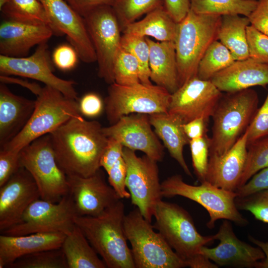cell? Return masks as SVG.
Wrapping results in <instances>:
<instances>
[{"instance_id": "cell-1", "label": "cell", "mask_w": 268, "mask_h": 268, "mask_svg": "<svg viewBox=\"0 0 268 268\" xmlns=\"http://www.w3.org/2000/svg\"><path fill=\"white\" fill-rule=\"evenodd\" d=\"M99 122L74 117L49 134L57 162L68 176L95 174L108 138Z\"/></svg>"}, {"instance_id": "cell-2", "label": "cell", "mask_w": 268, "mask_h": 268, "mask_svg": "<svg viewBox=\"0 0 268 268\" xmlns=\"http://www.w3.org/2000/svg\"><path fill=\"white\" fill-rule=\"evenodd\" d=\"M121 199L96 216L76 215L74 222L108 268H135L125 228Z\"/></svg>"}, {"instance_id": "cell-3", "label": "cell", "mask_w": 268, "mask_h": 268, "mask_svg": "<svg viewBox=\"0 0 268 268\" xmlns=\"http://www.w3.org/2000/svg\"><path fill=\"white\" fill-rule=\"evenodd\" d=\"M153 217L154 228L171 248L191 268H217L214 263L201 254L203 246L215 240L214 235L203 236L197 230L190 214L179 205L160 201Z\"/></svg>"}, {"instance_id": "cell-4", "label": "cell", "mask_w": 268, "mask_h": 268, "mask_svg": "<svg viewBox=\"0 0 268 268\" xmlns=\"http://www.w3.org/2000/svg\"><path fill=\"white\" fill-rule=\"evenodd\" d=\"M258 104V94L251 88L222 95L211 116L209 155H222L236 142L251 124Z\"/></svg>"}, {"instance_id": "cell-5", "label": "cell", "mask_w": 268, "mask_h": 268, "mask_svg": "<svg viewBox=\"0 0 268 268\" xmlns=\"http://www.w3.org/2000/svg\"><path fill=\"white\" fill-rule=\"evenodd\" d=\"M221 16L196 13L190 9L178 23L175 44L179 87L197 76L199 64L217 40Z\"/></svg>"}, {"instance_id": "cell-6", "label": "cell", "mask_w": 268, "mask_h": 268, "mask_svg": "<svg viewBox=\"0 0 268 268\" xmlns=\"http://www.w3.org/2000/svg\"><path fill=\"white\" fill-rule=\"evenodd\" d=\"M81 116L77 100L45 85L37 96L34 111L24 128L0 150L19 152L37 138L50 134L70 119Z\"/></svg>"}, {"instance_id": "cell-7", "label": "cell", "mask_w": 268, "mask_h": 268, "mask_svg": "<svg viewBox=\"0 0 268 268\" xmlns=\"http://www.w3.org/2000/svg\"><path fill=\"white\" fill-rule=\"evenodd\" d=\"M124 228L135 268H181L185 262L163 236L154 230L136 207L125 215Z\"/></svg>"}, {"instance_id": "cell-8", "label": "cell", "mask_w": 268, "mask_h": 268, "mask_svg": "<svg viewBox=\"0 0 268 268\" xmlns=\"http://www.w3.org/2000/svg\"><path fill=\"white\" fill-rule=\"evenodd\" d=\"M161 186L163 197L180 196L203 206L209 216L206 226L210 229L214 228L216 221L219 219L228 220L240 226L248 223L237 207L235 200L237 195L235 192L218 188L207 181L198 186L190 185L178 174L167 178Z\"/></svg>"}, {"instance_id": "cell-9", "label": "cell", "mask_w": 268, "mask_h": 268, "mask_svg": "<svg viewBox=\"0 0 268 268\" xmlns=\"http://www.w3.org/2000/svg\"><path fill=\"white\" fill-rule=\"evenodd\" d=\"M19 161L20 166L26 169L34 180L40 199L57 202L69 194L67 177L57 162L49 134L21 149Z\"/></svg>"}, {"instance_id": "cell-10", "label": "cell", "mask_w": 268, "mask_h": 268, "mask_svg": "<svg viewBox=\"0 0 268 268\" xmlns=\"http://www.w3.org/2000/svg\"><path fill=\"white\" fill-rule=\"evenodd\" d=\"M171 96L166 89L156 84L122 85L114 82L110 84L104 100L107 120L112 125L131 114L167 113Z\"/></svg>"}, {"instance_id": "cell-11", "label": "cell", "mask_w": 268, "mask_h": 268, "mask_svg": "<svg viewBox=\"0 0 268 268\" xmlns=\"http://www.w3.org/2000/svg\"><path fill=\"white\" fill-rule=\"evenodd\" d=\"M93 45L98 64V75L107 83L114 82V64L121 47L122 31L113 7H95L82 16Z\"/></svg>"}, {"instance_id": "cell-12", "label": "cell", "mask_w": 268, "mask_h": 268, "mask_svg": "<svg viewBox=\"0 0 268 268\" xmlns=\"http://www.w3.org/2000/svg\"><path fill=\"white\" fill-rule=\"evenodd\" d=\"M69 194L57 202L39 199L31 203L24 213L20 222L1 234L18 236L36 233L69 234L75 226L77 215Z\"/></svg>"}, {"instance_id": "cell-13", "label": "cell", "mask_w": 268, "mask_h": 268, "mask_svg": "<svg viewBox=\"0 0 268 268\" xmlns=\"http://www.w3.org/2000/svg\"><path fill=\"white\" fill-rule=\"evenodd\" d=\"M123 157L127 165L126 185L132 203L151 222L155 206L163 197L157 161L146 155L138 156L135 151L125 147Z\"/></svg>"}, {"instance_id": "cell-14", "label": "cell", "mask_w": 268, "mask_h": 268, "mask_svg": "<svg viewBox=\"0 0 268 268\" xmlns=\"http://www.w3.org/2000/svg\"><path fill=\"white\" fill-rule=\"evenodd\" d=\"M47 42L38 45L28 57H11L0 55V74L15 75L33 79L55 88L66 96L77 100L76 83L62 79L54 74Z\"/></svg>"}, {"instance_id": "cell-15", "label": "cell", "mask_w": 268, "mask_h": 268, "mask_svg": "<svg viewBox=\"0 0 268 268\" xmlns=\"http://www.w3.org/2000/svg\"><path fill=\"white\" fill-rule=\"evenodd\" d=\"M222 95L210 80L196 76L171 94L168 113L178 116L184 123L199 118L208 121Z\"/></svg>"}, {"instance_id": "cell-16", "label": "cell", "mask_w": 268, "mask_h": 268, "mask_svg": "<svg viewBox=\"0 0 268 268\" xmlns=\"http://www.w3.org/2000/svg\"><path fill=\"white\" fill-rule=\"evenodd\" d=\"M149 115L134 113L122 117L116 123L103 127L108 138L119 141L124 147L143 152L158 162L164 157V147L151 128Z\"/></svg>"}, {"instance_id": "cell-17", "label": "cell", "mask_w": 268, "mask_h": 268, "mask_svg": "<svg viewBox=\"0 0 268 268\" xmlns=\"http://www.w3.org/2000/svg\"><path fill=\"white\" fill-rule=\"evenodd\" d=\"M39 0L49 16L54 34L66 35L82 62H96L95 51L83 17L65 0Z\"/></svg>"}, {"instance_id": "cell-18", "label": "cell", "mask_w": 268, "mask_h": 268, "mask_svg": "<svg viewBox=\"0 0 268 268\" xmlns=\"http://www.w3.org/2000/svg\"><path fill=\"white\" fill-rule=\"evenodd\" d=\"M40 199L38 187L31 174L21 167L0 187V231L19 223L29 206Z\"/></svg>"}, {"instance_id": "cell-19", "label": "cell", "mask_w": 268, "mask_h": 268, "mask_svg": "<svg viewBox=\"0 0 268 268\" xmlns=\"http://www.w3.org/2000/svg\"><path fill=\"white\" fill-rule=\"evenodd\" d=\"M219 243L214 248L203 246L201 254L218 267L256 268L259 261L265 258L263 251L240 240L234 233L232 224L223 220L218 232L213 235Z\"/></svg>"}, {"instance_id": "cell-20", "label": "cell", "mask_w": 268, "mask_h": 268, "mask_svg": "<svg viewBox=\"0 0 268 268\" xmlns=\"http://www.w3.org/2000/svg\"><path fill=\"white\" fill-rule=\"evenodd\" d=\"M69 194L77 215L96 216L121 199L100 169L87 177L68 176Z\"/></svg>"}, {"instance_id": "cell-21", "label": "cell", "mask_w": 268, "mask_h": 268, "mask_svg": "<svg viewBox=\"0 0 268 268\" xmlns=\"http://www.w3.org/2000/svg\"><path fill=\"white\" fill-rule=\"evenodd\" d=\"M53 34L47 24L5 18L0 24V55L26 57L31 48L47 42Z\"/></svg>"}, {"instance_id": "cell-22", "label": "cell", "mask_w": 268, "mask_h": 268, "mask_svg": "<svg viewBox=\"0 0 268 268\" xmlns=\"http://www.w3.org/2000/svg\"><path fill=\"white\" fill-rule=\"evenodd\" d=\"M247 131L224 154L210 155L205 181L232 192L238 189L246 161Z\"/></svg>"}, {"instance_id": "cell-23", "label": "cell", "mask_w": 268, "mask_h": 268, "mask_svg": "<svg viewBox=\"0 0 268 268\" xmlns=\"http://www.w3.org/2000/svg\"><path fill=\"white\" fill-rule=\"evenodd\" d=\"M35 106L33 101L13 94L0 84V146L10 141L24 128Z\"/></svg>"}, {"instance_id": "cell-24", "label": "cell", "mask_w": 268, "mask_h": 268, "mask_svg": "<svg viewBox=\"0 0 268 268\" xmlns=\"http://www.w3.org/2000/svg\"><path fill=\"white\" fill-rule=\"evenodd\" d=\"M222 92L240 91L255 86L268 85V64L248 58L235 61L210 79Z\"/></svg>"}, {"instance_id": "cell-25", "label": "cell", "mask_w": 268, "mask_h": 268, "mask_svg": "<svg viewBox=\"0 0 268 268\" xmlns=\"http://www.w3.org/2000/svg\"><path fill=\"white\" fill-rule=\"evenodd\" d=\"M66 235L60 233H36L0 235V268L8 267L17 259L33 253L61 247Z\"/></svg>"}, {"instance_id": "cell-26", "label": "cell", "mask_w": 268, "mask_h": 268, "mask_svg": "<svg viewBox=\"0 0 268 268\" xmlns=\"http://www.w3.org/2000/svg\"><path fill=\"white\" fill-rule=\"evenodd\" d=\"M146 39L149 47L150 80L172 94L179 87L174 42Z\"/></svg>"}, {"instance_id": "cell-27", "label": "cell", "mask_w": 268, "mask_h": 268, "mask_svg": "<svg viewBox=\"0 0 268 268\" xmlns=\"http://www.w3.org/2000/svg\"><path fill=\"white\" fill-rule=\"evenodd\" d=\"M149 117L155 133L171 156L187 175L192 177L183 155L184 147L190 142L183 129V121L178 116L168 112L152 114Z\"/></svg>"}, {"instance_id": "cell-28", "label": "cell", "mask_w": 268, "mask_h": 268, "mask_svg": "<svg viewBox=\"0 0 268 268\" xmlns=\"http://www.w3.org/2000/svg\"><path fill=\"white\" fill-rule=\"evenodd\" d=\"M178 23L166 11L164 6L146 14L144 18L125 28L123 34L142 37H152L157 41H174Z\"/></svg>"}, {"instance_id": "cell-29", "label": "cell", "mask_w": 268, "mask_h": 268, "mask_svg": "<svg viewBox=\"0 0 268 268\" xmlns=\"http://www.w3.org/2000/svg\"><path fill=\"white\" fill-rule=\"evenodd\" d=\"M248 17L234 14L221 16L217 40L231 52L235 61L249 58L247 28Z\"/></svg>"}, {"instance_id": "cell-30", "label": "cell", "mask_w": 268, "mask_h": 268, "mask_svg": "<svg viewBox=\"0 0 268 268\" xmlns=\"http://www.w3.org/2000/svg\"><path fill=\"white\" fill-rule=\"evenodd\" d=\"M61 248L68 268H105L106 266L98 256L84 234L75 225L66 235Z\"/></svg>"}, {"instance_id": "cell-31", "label": "cell", "mask_w": 268, "mask_h": 268, "mask_svg": "<svg viewBox=\"0 0 268 268\" xmlns=\"http://www.w3.org/2000/svg\"><path fill=\"white\" fill-rule=\"evenodd\" d=\"M191 9L202 14L223 16L237 14L249 17L258 0H190Z\"/></svg>"}, {"instance_id": "cell-32", "label": "cell", "mask_w": 268, "mask_h": 268, "mask_svg": "<svg viewBox=\"0 0 268 268\" xmlns=\"http://www.w3.org/2000/svg\"><path fill=\"white\" fill-rule=\"evenodd\" d=\"M235 61L230 51L216 40L209 46L200 61L197 77L210 80L215 74L230 66Z\"/></svg>"}, {"instance_id": "cell-33", "label": "cell", "mask_w": 268, "mask_h": 268, "mask_svg": "<svg viewBox=\"0 0 268 268\" xmlns=\"http://www.w3.org/2000/svg\"><path fill=\"white\" fill-rule=\"evenodd\" d=\"M0 11L6 18L45 24L52 28L49 16L39 0H10Z\"/></svg>"}, {"instance_id": "cell-34", "label": "cell", "mask_w": 268, "mask_h": 268, "mask_svg": "<svg viewBox=\"0 0 268 268\" xmlns=\"http://www.w3.org/2000/svg\"><path fill=\"white\" fill-rule=\"evenodd\" d=\"M162 6L163 0H115L112 7L122 32L141 16Z\"/></svg>"}, {"instance_id": "cell-35", "label": "cell", "mask_w": 268, "mask_h": 268, "mask_svg": "<svg viewBox=\"0 0 268 268\" xmlns=\"http://www.w3.org/2000/svg\"><path fill=\"white\" fill-rule=\"evenodd\" d=\"M8 268H68L61 247L25 255L16 260Z\"/></svg>"}, {"instance_id": "cell-36", "label": "cell", "mask_w": 268, "mask_h": 268, "mask_svg": "<svg viewBox=\"0 0 268 268\" xmlns=\"http://www.w3.org/2000/svg\"><path fill=\"white\" fill-rule=\"evenodd\" d=\"M121 47L132 54L137 60L139 65V79L141 83L150 85L149 47L146 37L123 34Z\"/></svg>"}, {"instance_id": "cell-37", "label": "cell", "mask_w": 268, "mask_h": 268, "mask_svg": "<svg viewBox=\"0 0 268 268\" xmlns=\"http://www.w3.org/2000/svg\"><path fill=\"white\" fill-rule=\"evenodd\" d=\"M139 65L137 59L122 47L116 56L113 67L114 82L131 85L140 82Z\"/></svg>"}, {"instance_id": "cell-38", "label": "cell", "mask_w": 268, "mask_h": 268, "mask_svg": "<svg viewBox=\"0 0 268 268\" xmlns=\"http://www.w3.org/2000/svg\"><path fill=\"white\" fill-rule=\"evenodd\" d=\"M247 147L245 166L239 188L245 184L257 172L268 166V135Z\"/></svg>"}, {"instance_id": "cell-39", "label": "cell", "mask_w": 268, "mask_h": 268, "mask_svg": "<svg viewBox=\"0 0 268 268\" xmlns=\"http://www.w3.org/2000/svg\"><path fill=\"white\" fill-rule=\"evenodd\" d=\"M189 144L194 172L198 180L202 183L205 181L207 171L210 137L206 134L200 138L191 139L190 140Z\"/></svg>"}, {"instance_id": "cell-40", "label": "cell", "mask_w": 268, "mask_h": 268, "mask_svg": "<svg viewBox=\"0 0 268 268\" xmlns=\"http://www.w3.org/2000/svg\"><path fill=\"white\" fill-rule=\"evenodd\" d=\"M235 201L238 209L249 211L256 219L268 223V190L237 197Z\"/></svg>"}, {"instance_id": "cell-41", "label": "cell", "mask_w": 268, "mask_h": 268, "mask_svg": "<svg viewBox=\"0 0 268 268\" xmlns=\"http://www.w3.org/2000/svg\"><path fill=\"white\" fill-rule=\"evenodd\" d=\"M247 36L249 58L268 64V36L249 25Z\"/></svg>"}, {"instance_id": "cell-42", "label": "cell", "mask_w": 268, "mask_h": 268, "mask_svg": "<svg viewBox=\"0 0 268 268\" xmlns=\"http://www.w3.org/2000/svg\"><path fill=\"white\" fill-rule=\"evenodd\" d=\"M247 131V146L268 135V92L263 104L258 108Z\"/></svg>"}, {"instance_id": "cell-43", "label": "cell", "mask_w": 268, "mask_h": 268, "mask_svg": "<svg viewBox=\"0 0 268 268\" xmlns=\"http://www.w3.org/2000/svg\"><path fill=\"white\" fill-rule=\"evenodd\" d=\"M106 172L109 184L120 198L121 199L130 198V194L127 190L126 185L127 165L124 157L119 159Z\"/></svg>"}, {"instance_id": "cell-44", "label": "cell", "mask_w": 268, "mask_h": 268, "mask_svg": "<svg viewBox=\"0 0 268 268\" xmlns=\"http://www.w3.org/2000/svg\"><path fill=\"white\" fill-rule=\"evenodd\" d=\"M79 59L75 49L71 45L63 44L57 47L53 52L52 61L59 69L70 70L73 68Z\"/></svg>"}, {"instance_id": "cell-45", "label": "cell", "mask_w": 268, "mask_h": 268, "mask_svg": "<svg viewBox=\"0 0 268 268\" xmlns=\"http://www.w3.org/2000/svg\"><path fill=\"white\" fill-rule=\"evenodd\" d=\"M19 152L0 150V187L6 183L21 167Z\"/></svg>"}, {"instance_id": "cell-46", "label": "cell", "mask_w": 268, "mask_h": 268, "mask_svg": "<svg viewBox=\"0 0 268 268\" xmlns=\"http://www.w3.org/2000/svg\"><path fill=\"white\" fill-rule=\"evenodd\" d=\"M265 190H268V166L257 172L235 192L237 197L241 198Z\"/></svg>"}, {"instance_id": "cell-47", "label": "cell", "mask_w": 268, "mask_h": 268, "mask_svg": "<svg viewBox=\"0 0 268 268\" xmlns=\"http://www.w3.org/2000/svg\"><path fill=\"white\" fill-rule=\"evenodd\" d=\"M78 104L81 114L90 118L99 116L104 106L101 97L95 93L85 94L78 102Z\"/></svg>"}, {"instance_id": "cell-48", "label": "cell", "mask_w": 268, "mask_h": 268, "mask_svg": "<svg viewBox=\"0 0 268 268\" xmlns=\"http://www.w3.org/2000/svg\"><path fill=\"white\" fill-rule=\"evenodd\" d=\"M124 146L118 140L108 138L106 147L100 161V167L107 171L119 159L123 157Z\"/></svg>"}, {"instance_id": "cell-49", "label": "cell", "mask_w": 268, "mask_h": 268, "mask_svg": "<svg viewBox=\"0 0 268 268\" xmlns=\"http://www.w3.org/2000/svg\"><path fill=\"white\" fill-rule=\"evenodd\" d=\"M248 17L251 25L268 36V0H258L256 7Z\"/></svg>"}, {"instance_id": "cell-50", "label": "cell", "mask_w": 268, "mask_h": 268, "mask_svg": "<svg viewBox=\"0 0 268 268\" xmlns=\"http://www.w3.org/2000/svg\"><path fill=\"white\" fill-rule=\"evenodd\" d=\"M163 1L164 8L177 23L182 21L191 9L190 0H163Z\"/></svg>"}, {"instance_id": "cell-51", "label": "cell", "mask_w": 268, "mask_h": 268, "mask_svg": "<svg viewBox=\"0 0 268 268\" xmlns=\"http://www.w3.org/2000/svg\"><path fill=\"white\" fill-rule=\"evenodd\" d=\"M208 122L203 118H199L184 123L183 129L189 139L200 138L206 135Z\"/></svg>"}, {"instance_id": "cell-52", "label": "cell", "mask_w": 268, "mask_h": 268, "mask_svg": "<svg viewBox=\"0 0 268 268\" xmlns=\"http://www.w3.org/2000/svg\"><path fill=\"white\" fill-rule=\"evenodd\" d=\"M77 12L82 16L89 10L100 5L113 6L115 0H65Z\"/></svg>"}, {"instance_id": "cell-53", "label": "cell", "mask_w": 268, "mask_h": 268, "mask_svg": "<svg viewBox=\"0 0 268 268\" xmlns=\"http://www.w3.org/2000/svg\"><path fill=\"white\" fill-rule=\"evenodd\" d=\"M0 81L3 84L12 83L20 85L28 89L36 96L40 94L43 88V87L37 83L31 82L22 78L12 77L11 75L0 74Z\"/></svg>"}, {"instance_id": "cell-54", "label": "cell", "mask_w": 268, "mask_h": 268, "mask_svg": "<svg viewBox=\"0 0 268 268\" xmlns=\"http://www.w3.org/2000/svg\"><path fill=\"white\" fill-rule=\"evenodd\" d=\"M249 239L263 251L265 258L259 261L256 268H268V241L264 242L256 239L252 236H249Z\"/></svg>"}, {"instance_id": "cell-55", "label": "cell", "mask_w": 268, "mask_h": 268, "mask_svg": "<svg viewBox=\"0 0 268 268\" xmlns=\"http://www.w3.org/2000/svg\"><path fill=\"white\" fill-rule=\"evenodd\" d=\"M10 0H0V10Z\"/></svg>"}]
</instances>
